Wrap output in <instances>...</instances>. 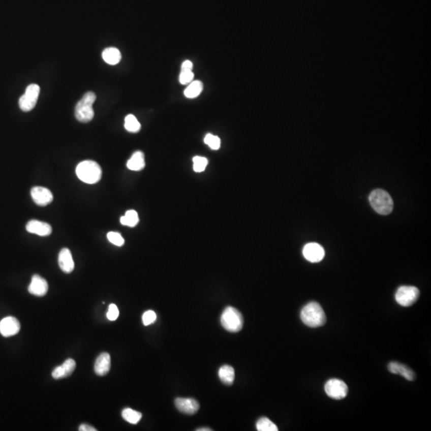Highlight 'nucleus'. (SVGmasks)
I'll use <instances>...</instances> for the list:
<instances>
[{"label": "nucleus", "instance_id": "nucleus-29", "mask_svg": "<svg viewBox=\"0 0 431 431\" xmlns=\"http://www.w3.org/2000/svg\"><path fill=\"white\" fill-rule=\"evenodd\" d=\"M107 239L110 243L114 245L121 247L124 244L125 240L120 233L116 232H110L107 234Z\"/></svg>", "mask_w": 431, "mask_h": 431}, {"label": "nucleus", "instance_id": "nucleus-26", "mask_svg": "<svg viewBox=\"0 0 431 431\" xmlns=\"http://www.w3.org/2000/svg\"><path fill=\"white\" fill-rule=\"evenodd\" d=\"M257 429L259 431H277L276 425L271 422L268 418H261L257 421Z\"/></svg>", "mask_w": 431, "mask_h": 431}, {"label": "nucleus", "instance_id": "nucleus-10", "mask_svg": "<svg viewBox=\"0 0 431 431\" xmlns=\"http://www.w3.org/2000/svg\"><path fill=\"white\" fill-rule=\"evenodd\" d=\"M30 195L34 202L39 206H46L53 201L52 193L48 189L41 186H36L32 188Z\"/></svg>", "mask_w": 431, "mask_h": 431}, {"label": "nucleus", "instance_id": "nucleus-15", "mask_svg": "<svg viewBox=\"0 0 431 431\" xmlns=\"http://www.w3.org/2000/svg\"><path fill=\"white\" fill-rule=\"evenodd\" d=\"M58 265L65 273H71L75 269V262L70 249L64 248L58 255Z\"/></svg>", "mask_w": 431, "mask_h": 431}, {"label": "nucleus", "instance_id": "nucleus-11", "mask_svg": "<svg viewBox=\"0 0 431 431\" xmlns=\"http://www.w3.org/2000/svg\"><path fill=\"white\" fill-rule=\"evenodd\" d=\"M20 331L19 320L12 316H8L0 321V333L4 337H11L18 334Z\"/></svg>", "mask_w": 431, "mask_h": 431}, {"label": "nucleus", "instance_id": "nucleus-19", "mask_svg": "<svg viewBox=\"0 0 431 431\" xmlns=\"http://www.w3.org/2000/svg\"><path fill=\"white\" fill-rule=\"evenodd\" d=\"M127 168L132 171H141L145 168V155L141 151H136L127 162Z\"/></svg>", "mask_w": 431, "mask_h": 431}, {"label": "nucleus", "instance_id": "nucleus-33", "mask_svg": "<svg viewBox=\"0 0 431 431\" xmlns=\"http://www.w3.org/2000/svg\"><path fill=\"white\" fill-rule=\"evenodd\" d=\"M193 67H194L193 63L190 61V60H186V61L183 63L182 65H181V71H192Z\"/></svg>", "mask_w": 431, "mask_h": 431}, {"label": "nucleus", "instance_id": "nucleus-17", "mask_svg": "<svg viewBox=\"0 0 431 431\" xmlns=\"http://www.w3.org/2000/svg\"><path fill=\"white\" fill-rule=\"evenodd\" d=\"M76 367V362L73 359H67L61 366L54 368L52 377L54 379H64L68 377L74 372Z\"/></svg>", "mask_w": 431, "mask_h": 431}, {"label": "nucleus", "instance_id": "nucleus-20", "mask_svg": "<svg viewBox=\"0 0 431 431\" xmlns=\"http://www.w3.org/2000/svg\"><path fill=\"white\" fill-rule=\"evenodd\" d=\"M103 58L106 64L110 65H116L121 61V54L120 50L115 47H109L103 50Z\"/></svg>", "mask_w": 431, "mask_h": 431}, {"label": "nucleus", "instance_id": "nucleus-18", "mask_svg": "<svg viewBox=\"0 0 431 431\" xmlns=\"http://www.w3.org/2000/svg\"><path fill=\"white\" fill-rule=\"evenodd\" d=\"M111 366V359L110 354L103 352L95 361V372L99 376H104L110 372Z\"/></svg>", "mask_w": 431, "mask_h": 431}, {"label": "nucleus", "instance_id": "nucleus-9", "mask_svg": "<svg viewBox=\"0 0 431 431\" xmlns=\"http://www.w3.org/2000/svg\"><path fill=\"white\" fill-rule=\"evenodd\" d=\"M303 257L312 263H318L323 260L325 255L324 249L317 243H309L303 249Z\"/></svg>", "mask_w": 431, "mask_h": 431}, {"label": "nucleus", "instance_id": "nucleus-24", "mask_svg": "<svg viewBox=\"0 0 431 431\" xmlns=\"http://www.w3.org/2000/svg\"><path fill=\"white\" fill-rule=\"evenodd\" d=\"M125 128L130 133H138L141 130V124L133 114H129L125 118Z\"/></svg>", "mask_w": 431, "mask_h": 431}, {"label": "nucleus", "instance_id": "nucleus-28", "mask_svg": "<svg viewBox=\"0 0 431 431\" xmlns=\"http://www.w3.org/2000/svg\"><path fill=\"white\" fill-rule=\"evenodd\" d=\"M204 141L205 143L213 150H218L221 147V139L218 136L212 135L211 134H207Z\"/></svg>", "mask_w": 431, "mask_h": 431}, {"label": "nucleus", "instance_id": "nucleus-7", "mask_svg": "<svg viewBox=\"0 0 431 431\" xmlns=\"http://www.w3.org/2000/svg\"><path fill=\"white\" fill-rule=\"evenodd\" d=\"M40 93V87L37 84H30L26 87L24 95L19 99V105L21 110L29 112L33 110L37 104Z\"/></svg>", "mask_w": 431, "mask_h": 431}, {"label": "nucleus", "instance_id": "nucleus-25", "mask_svg": "<svg viewBox=\"0 0 431 431\" xmlns=\"http://www.w3.org/2000/svg\"><path fill=\"white\" fill-rule=\"evenodd\" d=\"M121 416L129 423L137 424L141 420L142 415L138 411H134V410L130 409V408H126V409L123 410Z\"/></svg>", "mask_w": 431, "mask_h": 431}, {"label": "nucleus", "instance_id": "nucleus-13", "mask_svg": "<svg viewBox=\"0 0 431 431\" xmlns=\"http://www.w3.org/2000/svg\"><path fill=\"white\" fill-rule=\"evenodd\" d=\"M48 284L47 281L39 275H33L30 285L28 287V292L34 296H44L48 292Z\"/></svg>", "mask_w": 431, "mask_h": 431}, {"label": "nucleus", "instance_id": "nucleus-21", "mask_svg": "<svg viewBox=\"0 0 431 431\" xmlns=\"http://www.w3.org/2000/svg\"><path fill=\"white\" fill-rule=\"evenodd\" d=\"M218 376L222 383L226 385H232L235 380L234 368L229 365H224L220 368Z\"/></svg>", "mask_w": 431, "mask_h": 431}, {"label": "nucleus", "instance_id": "nucleus-23", "mask_svg": "<svg viewBox=\"0 0 431 431\" xmlns=\"http://www.w3.org/2000/svg\"><path fill=\"white\" fill-rule=\"evenodd\" d=\"M121 225L125 226L135 227L139 222V217L135 210H128L120 219Z\"/></svg>", "mask_w": 431, "mask_h": 431}, {"label": "nucleus", "instance_id": "nucleus-32", "mask_svg": "<svg viewBox=\"0 0 431 431\" xmlns=\"http://www.w3.org/2000/svg\"><path fill=\"white\" fill-rule=\"evenodd\" d=\"M118 309H117V307L115 304L112 303V304H110V306H109V309H108L106 317H107L108 320H110V321H114V320H116L117 318H118Z\"/></svg>", "mask_w": 431, "mask_h": 431}, {"label": "nucleus", "instance_id": "nucleus-31", "mask_svg": "<svg viewBox=\"0 0 431 431\" xmlns=\"http://www.w3.org/2000/svg\"><path fill=\"white\" fill-rule=\"evenodd\" d=\"M194 78V74L193 73V71H181L180 72V78H179V81H180V83L182 84V85H186V84H190V82H193Z\"/></svg>", "mask_w": 431, "mask_h": 431}, {"label": "nucleus", "instance_id": "nucleus-35", "mask_svg": "<svg viewBox=\"0 0 431 431\" xmlns=\"http://www.w3.org/2000/svg\"><path fill=\"white\" fill-rule=\"evenodd\" d=\"M197 431H211L212 429L210 428H201V429H197Z\"/></svg>", "mask_w": 431, "mask_h": 431}, {"label": "nucleus", "instance_id": "nucleus-14", "mask_svg": "<svg viewBox=\"0 0 431 431\" xmlns=\"http://www.w3.org/2000/svg\"><path fill=\"white\" fill-rule=\"evenodd\" d=\"M26 229L28 232L40 236H50L52 232V228L49 224L37 220L29 221L26 224Z\"/></svg>", "mask_w": 431, "mask_h": 431}, {"label": "nucleus", "instance_id": "nucleus-5", "mask_svg": "<svg viewBox=\"0 0 431 431\" xmlns=\"http://www.w3.org/2000/svg\"><path fill=\"white\" fill-rule=\"evenodd\" d=\"M221 325L230 332H238L243 328V316L241 313L232 307L225 309L221 317Z\"/></svg>", "mask_w": 431, "mask_h": 431}, {"label": "nucleus", "instance_id": "nucleus-4", "mask_svg": "<svg viewBox=\"0 0 431 431\" xmlns=\"http://www.w3.org/2000/svg\"><path fill=\"white\" fill-rule=\"evenodd\" d=\"M96 100V95L94 92H87L82 96L75 106V117L78 121L88 123L95 117L93 105Z\"/></svg>", "mask_w": 431, "mask_h": 431}, {"label": "nucleus", "instance_id": "nucleus-22", "mask_svg": "<svg viewBox=\"0 0 431 431\" xmlns=\"http://www.w3.org/2000/svg\"><path fill=\"white\" fill-rule=\"evenodd\" d=\"M203 90V83L201 81H193L184 89V96L188 99H195L201 95Z\"/></svg>", "mask_w": 431, "mask_h": 431}, {"label": "nucleus", "instance_id": "nucleus-34", "mask_svg": "<svg viewBox=\"0 0 431 431\" xmlns=\"http://www.w3.org/2000/svg\"><path fill=\"white\" fill-rule=\"evenodd\" d=\"M78 429L80 431H96L97 429H95L93 426H89L88 424H82Z\"/></svg>", "mask_w": 431, "mask_h": 431}, {"label": "nucleus", "instance_id": "nucleus-6", "mask_svg": "<svg viewBox=\"0 0 431 431\" xmlns=\"http://www.w3.org/2000/svg\"><path fill=\"white\" fill-rule=\"evenodd\" d=\"M420 292L416 287L402 286L395 293V300L403 307H410L418 300Z\"/></svg>", "mask_w": 431, "mask_h": 431}, {"label": "nucleus", "instance_id": "nucleus-3", "mask_svg": "<svg viewBox=\"0 0 431 431\" xmlns=\"http://www.w3.org/2000/svg\"><path fill=\"white\" fill-rule=\"evenodd\" d=\"M372 208L380 215H388L392 212L394 202L390 194L383 190H375L369 196Z\"/></svg>", "mask_w": 431, "mask_h": 431}, {"label": "nucleus", "instance_id": "nucleus-12", "mask_svg": "<svg viewBox=\"0 0 431 431\" xmlns=\"http://www.w3.org/2000/svg\"><path fill=\"white\" fill-rule=\"evenodd\" d=\"M175 406L180 412L186 415H195L199 411L200 405L194 398H177L175 399Z\"/></svg>", "mask_w": 431, "mask_h": 431}, {"label": "nucleus", "instance_id": "nucleus-16", "mask_svg": "<svg viewBox=\"0 0 431 431\" xmlns=\"http://www.w3.org/2000/svg\"><path fill=\"white\" fill-rule=\"evenodd\" d=\"M387 367H388V371L390 373L394 374V375H400L408 381H414L416 378L415 372H413L411 368L408 367L406 365L402 364L399 362H390Z\"/></svg>", "mask_w": 431, "mask_h": 431}, {"label": "nucleus", "instance_id": "nucleus-27", "mask_svg": "<svg viewBox=\"0 0 431 431\" xmlns=\"http://www.w3.org/2000/svg\"><path fill=\"white\" fill-rule=\"evenodd\" d=\"M194 169L196 173H201L205 171V168L208 165V160L207 158L204 157L197 156L194 157Z\"/></svg>", "mask_w": 431, "mask_h": 431}, {"label": "nucleus", "instance_id": "nucleus-30", "mask_svg": "<svg viewBox=\"0 0 431 431\" xmlns=\"http://www.w3.org/2000/svg\"><path fill=\"white\" fill-rule=\"evenodd\" d=\"M157 320L156 313L153 311H147L142 316V322L145 326H149Z\"/></svg>", "mask_w": 431, "mask_h": 431}, {"label": "nucleus", "instance_id": "nucleus-1", "mask_svg": "<svg viewBox=\"0 0 431 431\" xmlns=\"http://www.w3.org/2000/svg\"><path fill=\"white\" fill-rule=\"evenodd\" d=\"M300 318L305 325L310 327H319L326 323V315L320 303L311 302L305 305L300 313Z\"/></svg>", "mask_w": 431, "mask_h": 431}, {"label": "nucleus", "instance_id": "nucleus-2", "mask_svg": "<svg viewBox=\"0 0 431 431\" xmlns=\"http://www.w3.org/2000/svg\"><path fill=\"white\" fill-rule=\"evenodd\" d=\"M76 174L82 182L93 184L101 180L103 171L97 162L87 160L78 164L76 168Z\"/></svg>", "mask_w": 431, "mask_h": 431}, {"label": "nucleus", "instance_id": "nucleus-8", "mask_svg": "<svg viewBox=\"0 0 431 431\" xmlns=\"http://www.w3.org/2000/svg\"><path fill=\"white\" fill-rule=\"evenodd\" d=\"M325 392L330 398L333 399L340 400L346 398L348 394V387L342 380L338 379H331L326 383Z\"/></svg>", "mask_w": 431, "mask_h": 431}]
</instances>
